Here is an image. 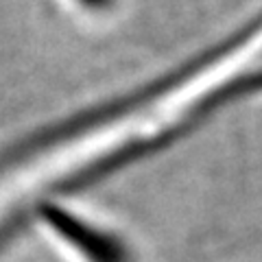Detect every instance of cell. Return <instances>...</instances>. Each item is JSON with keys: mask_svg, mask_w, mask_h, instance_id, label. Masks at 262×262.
<instances>
[{"mask_svg": "<svg viewBox=\"0 0 262 262\" xmlns=\"http://www.w3.org/2000/svg\"><path fill=\"white\" fill-rule=\"evenodd\" d=\"M42 219L90 262H131L125 243H120L116 236L107 232L92 227L90 223H83L77 216L63 212L61 208H44Z\"/></svg>", "mask_w": 262, "mask_h": 262, "instance_id": "6da1fadb", "label": "cell"}, {"mask_svg": "<svg viewBox=\"0 0 262 262\" xmlns=\"http://www.w3.org/2000/svg\"><path fill=\"white\" fill-rule=\"evenodd\" d=\"M83 3H88V5H103L105 0H83Z\"/></svg>", "mask_w": 262, "mask_h": 262, "instance_id": "7a4b0ae2", "label": "cell"}]
</instances>
